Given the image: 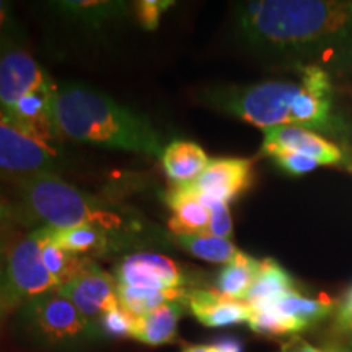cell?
I'll return each mask as SVG.
<instances>
[{"mask_svg": "<svg viewBox=\"0 0 352 352\" xmlns=\"http://www.w3.org/2000/svg\"><path fill=\"white\" fill-rule=\"evenodd\" d=\"M208 206L210 210V223H209V230L208 233L214 236H219V239H226L230 240L232 233H233V222H232V215H230V209H228V204L220 201H208V199H201Z\"/></svg>", "mask_w": 352, "mask_h": 352, "instance_id": "obj_28", "label": "cell"}, {"mask_svg": "<svg viewBox=\"0 0 352 352\" xmlns=\"http://www.w3.org/2000/svg\"><path fill=\"white\" fill-rule=\"evenodd\" d=\"M248 324L254 333L263 336H285L297 333L296 327L283 314H279L274 305L252 308V318Z\"/></svg>", "mask_w": 352, "mask_h": 352, "instance_id": "obj_26", "label": "cell"}, {"mask_svg": "<svg viewBox=\"0 0 352 352\" xmlns=\"http://www.w3.org/2000/svg\"><path fill=\"white\" fill-rule=\"evenodd\" d=\"M134 6L139 23L145 30H155L160 23L162 15L170 7H173L175 2H171V0H140V2H135Z\"/></svg>", "mask_w": 352, "mask_h": 352, "instance_id": "obj_30", "label": "cell"}, {"mask_svg": "<svg viewBox=\"0 0 352 352\" xmlns=\"http://www.w3.org/2000/svg\"><path fill=\"white\" fill-rule=\"evenodd\" d=\"M186 300L170 302L158 307L145 316H139L135 320L134 340L147 346H164L171 344L178 334V323L183 316Z\"/></svg>", "mask_w": 352, "mask_h": 352, "instance_id": "obj_17", "label": "cell"}, {"mask_svg": "<svg viewBox=\"0 0 352 352\" xmlns=\"http://www.w3.org/2000/svg\"><path fill=\"white\" fill-rule=\"evenodd\" d=\"M264 140L261 152L271 155L272 152H296L314 158L320 165H336L352 170V153L340 147L327 138L300 126H277L263 131Z\"/></svg>", "mask_w": 352, "mask_h": 352, "instance_id": "obj_9", "label": "cell"}, {"mask_svg": "<svg viewBox=\"0 0 352 352\" xmlns=\"http://www.w3.org/2000/svg\"><path fill=\"white\" fill-rule=\"evenodd\" d=\"M261 263L259 259L240 252L233 261L226 264L219 272L217 280H215L217 292L233 300L245 302L250 289L261 271Z\"/></svg>", "mask_w": 352, "mask_h": 352, "instance_id": "obj_19", "label": "cell"}, {"mask_svg": "<svg viewBox=\"0 0 352 352\" xmlns=\"http://www.w3.org/2000/svg\"><path fill=\"white\" fill-rule=\"evenodd\" d=\"M267 157H271L272 160L280 166V168L294 176H302L305 173H310L311 170H315L316 166H320L318 162L314 160V158L305 157L302 155V153H296V152L277 151V152H272L271 155Z\"/></svg>", "mask_w": 352, "mask_h": 352, "instance_id": "obj_29", "label": "cell"}, {"mask_svg": "<svg viewBox=\"0 0 352 352\" xmlns=\"http://www.w3.org/2000/svg\"><path fill=\"white\" fill-rule=\"evenodd\" d=\"M7 254H8V248L6 245L0 241V283H2L3 277V271H6V264H7Z\"/></svg>", "mask_w": 352, "mask_h": 352, "instance_id": "obj_36", "label": "cell"}, {"mask_svg": "<svg viewBox=\"0 0 352 352\" xmlns=\"http://www.w3.org/2000/svg\"><path fill=\"white\" fill-rule=\"evenodd\" d=\"M2 210H3V208H2V201H0V215H2Z\"/></svg>", "mask_w": 352, "mask_h": 352, "instance_id": "obj_39", "label": "cell"}, {"mask_svg": "<svg viewBox=\"0 0 352 352\" xmlns=\"http://www.w3.org/2000/svg\"><path fill=\"white\" fill-rule=\"evenodd\" d=\"M209 352H243V342L233 336H223L209 346Z\"/></svg>", "mask_w": 352, "mask_h": 352, "instance_id": "obj_33", "label": "cell"}, {"mask_svg": "<svg viewBox=\"0 0 352 352\" xmlns=\"http://www.w3.org/2000/svg\"><path fill=\"white\" fill-rule=\"evenodd\" d=\"M13 311V307L10 305V302L7 300L6 294H3L2 285H0V328H2L3 321L7 320V316Z\"/></svg>", "mask_w": 352, "mask_h": 352, "instance_id": "obj_35", "label": "cell"}, {"mask_svg": "<svg viewBox=\"0 0 352 352\" xmlns=\"http://www.w3.org/2000/svg\"><path fill=\"white\" fill-rule=\"evenodd\" d=\"M52 243L65 252L85 256L88 253H103L107 250V230L96 226H78L70 228H47Z\"/></svg>", "mask_w": 352, "mask_h": 352, "instance_id": "obj_21", "label": "cell"}, {"mask_svg": "<svg viewBox=\"0 0 352 352\" xmlns=\"http://www.w3.org/2000/svg\"><path fill=\"white\" fill-rule=\"evenodd\" d=\"M165 201L173 210L168 226L176 235H192L209 230L210 210L196 195L191 184H173L165 195Z\"/></svg>", "mask_w": 352, "mask_h": 352, "instance_id": "obj_14", "label": "cell"}, {"mask_svg": "<svg viewBox=\"0 0 352 352\" xmlns=\"http://www.w3.org/2000/svg\"><path fill=\"white\" fill-rule=\"evenodd\" d=\"M334 324H336L338 331L344 334V336H347L352 341V290L349 292V296L346 297V300L338 308Z\"/></svg>", "mask_w": 352, "mask_h": 352, "instance_id": "obj_32", "label": "cell"}, {"mask_svg": "<svg viewBox=\"0 0 352 352\" xmlns=\"http://www.w3.org/2000/svg\"><path fill=\"white\" fill-rule=\"evenodd\" d=\"M57 8L70 19L88 26H101L127 12L124 2H96V0H76V2H59Z\"/></svg>", "mask_w": 352, "mask_h": 352, "instance_id": "obj_25", "label": "cell"}, {"mask_svg": "<svg viewBox=\"0 0 352 352\" xmlns=\"http://www.w3.org/2000/svg\"><path fill=\"white\" fill-rule=\"evenodd\" d=\"M300 83L261 82L254 85L206 88L201 100L210 108L240 118L263 131L292 124V104Z\"/></svg>", "mask_w": 352, "mask_h": 352, "instance_id": "obj_4", "label": "cell"}, {"mask_svg": "<svg viewBox=\"0 0 352 352\" xmlns=\"http://www.w3.org/2000/svg\"><path fill=\"white\" fill-rule=\"evenodd\" d=\"M0 285L13 310L21 308L33 298L59 289L54 276L43 263L39 228L10 246Z\"/></svg>", "mask_w": 352, "mask_h": 352, "instance_id": "obj_7", "label": "cell"}, {"mask_svg": "<svg viewBox=\"0 0 352 352\" xmlns=\"http://www.w3.org/2000/svg\"><path fill=\"white\" fill-rule=\"evenodd\" d=\"M253 162L246 158H217L196 182L189 183L201 199L228 202L235 201L252 186Z\"/></svg>", "mask_w": 352, "mask_h": 352, "instance_id": "obj_12", "label": "cell"}, {"mask_svg": "<svg viewBox=\"0 0 352 352\" xmlns=\"http://www.w3.org/2000/svg\"><path fill=\"white\" fill-rule=\"evenodd\" d=\"M116 284L126 287L173 290L186 284L182 267L173 259L157 253L126 256L116 270Z\"/></svg>", "mask_w": 352, "mask_h": 352, "instance_id": "obj_11", "label": "cell"}, {"mask_svg": "<svg viewBox=\"0 0 352 352\" xmlns=\"http://www.w3.org/2000/svg\"><path fill=\"white\" fill-rule=\"evenodd\" d=\"M21 209L33 222L47 228L96 226L103 230L121 227L120 215L109 212L100 201L65 183L56 173L16 183Z\"/></svg>", "mask_w": 352, "mask_h": 352, "instance_id": "obj_3", "label": "cell"}, {"mask_svg": "<svg viewBox=\"0 0 352 352\" xmlns=\"http://www.w3.org/2000/svg\"><path fill=\"white\" fill-rule=\"evenodd\" d=\"M176 241L184 252L209 263L228 264L236 258L240 250L230 240L219 239L210 233H192V235H176Z\"/></svg>", "mask_w": 352, "mask_h": 352, "instance_id": "obj_24", "label": "cell"}, {"mask_svg": "<svg viewBox=\"0 0 352 352\" xmlns=\"http://www.w3.org/2000/svg\"><path fill=\"white\" fill-rule=\"evenodd\" d=\"M2 39H21V30L13 15L12 3L0 0V41Z\"/></svg>", "mask_w": 352, "mask_h": 352, "instance_id": "obj_31", "label": "cell"}, {"mask_svg": "<svg viewBox=\"0 0 352 352\" xmlns=\"http://www.w3.org/2000/svg\"><path fill=\"white\" fill-rule=\"evenodd\" d=\"M182 352H209V346H184Z\"/></svg>", "mask_w": 352, "mask_h": 352, "instance_id": "obj_37", "label": "cell"}, {"mask_svg": "<svg viewBox=\"0 0 352 352\" xmlns=\"http://www.w3.org/2000/svg\"><path fill=\"white\" fill-rule=\"evenodd\" d=\"M283 352H324V351L316 349V347L308 344L307 341H303V340H300V338L294 336L289 342H285L284 347H283Z\"/></svg>", "mask_w": 352, "mask_h": 352, "instance_id": "obj_34", "label": "cell"}, {"mask_svg": "<svg viewBox=\"0 0 352 352\" xmlns=\"http://www.w3.org/2000/svg\"><path fill=\"white\" fill-rule=\"evenodd\" d=\"M56 91L57 85L52 82L50 85L23 96L7 113L12 118H15L20 124H23L30 131H33L34 134H38L39 138L46 140H56L57 142L59 139L56 135L54 120H52V104H54Z\"/></svg>", "mask_w": 352, "mask_h": 352, "instance_id": "obj_15", "label": "cell"}, {"mask_svg": "<svg viewBox=\"0 0 352 352\" xmlns=\"http://www.w3.org/2000/svg\"><path fill=\"white\" fill-rule=\"evenodd\" d=\"M272 305L296 327L297 333L320 323L333 310V302L327 296L310 298L298 292L297 289L290 290Z\"/></svg>", "mask_w": 352, "mask_h": 352, "instance_id": "obj_18", "label": "cell"}, {"mask_svg": "<svg viewBox=\"0 0 352 352\" xmlns=\"http://www.w3.org/2000/svg\"><path fill=\"white\" fill-rule=\"evenodd\" d=\"M188 290L173 289V290H155V289H139L118 285V300L120 305L126 308L134 316H145L151 311L157 310L158 307L170 302L186 300Z\"/></svg>", "mask_w": 352, "mask_h": 352, "instance_id": "obj_22", "label": "cell"}, {"mask_svg": "<svg viewBox=\"0 0 352 352\" xmlns=\"http://www.w3.org/2000/svg\"><path fill=\"white\" fill-rule=\"evenodd\" d=\"M63 152L56 140H46L20 124L0 108V178L13 183L56 173Z\"/></svg>", "mask_w": 352, "mask_h": 352, "instance_id": "obj_5", "label": "cell"}, {"mask_svg": "<svg viewBox=\"0 0 352 352\" xmlns=\"http://www.w3.org/2000/svg\"><path fill=\"white\" fill-rule=\"evenodd\" d=\"M135 320H138V316H134L126 308L118 305L101 315L96 327H98L100 334H104V336L132 338L135 329Z\"/></svg>", "mask_w": 352, "mask_h": 352, "instance_id": "obj_27", "label": "cell"}, {"mask_svg": "<svg viewBox=\"0 0 352 352\" xmlns=\"http://www.w3.org/2000/svg\"><path fill=\"white\" fill-rule=\"evenodd\" d=\"M294 289H296V283L289 272L274 259H264L261 271L250 289L245 302L252 308L272 305Z\"/></svg>", "mask_w": 352, "mask_h": 352, "instance_id": "obj_20", "label": "cell"}, {"mask_svg": "<svg viewBox=\"0 0 352 352\" xmlns=\"http://www.w3.org/2000/svg\"><path fill=\"white\" fill-rule=\"evenodd\" d=\"M21 320L34 340L50 346H74L100 334L59 289L25 303Z\"/></svg>", "mask_w": 352, "mask_h": 352, "instance_id": "obj_6", "label": "cell"}, {"mask_svg": "<svg viewBox=\"0 0 352 352\" xmlns=\"http://www.w3.org/2000/svg\"><path fill=\"white\" fill-rule=\"evenodd\" d=\"M327 352H351V351L346 349V347H342V346L333 344V346H328L327 347Z\"/></svg>", "mask_w": 352, "mask_h": 352, "instance_id": "obj_38", "label": "cell"}, {"mask_svg": "<svg viewBox=\"0 0 352 352\" xmlns=\"http://www.w3.org/2000/svg\"><path fill=\"white\" fill-rule=\"evenodd\" d=\"M39 233H41V258L44 266L47 271L54 276V279L63 287L67 284L72 277H76L88 263L91 261L87 256H78V254H72L65 250L59 248L56 243H52L47 236L46 227H39Z\"/></svg>", "mask_w": 352, "mask_h": 352, "instance_id": "obj_23", "label": "cell"}, {"mask_svg": "<svg viewBox=\"0 0 352 352\" xmlns=\"http://www.w3.org/2000/svg\"><path fill=\"white\" fill-rule=\"evenodd\" d=\"M59 290L88 321L95 324L98 323L101 315L120 305L116 280L94 261L88 263L76 277L59 287Z\"/></svg>", "mask_w": 352, "mask_h": 352, "instance_id": "obj_10", "label": "cell"}, {"mask_svg": "<svg viewBox=\"0 0 352 352\" xmlns=\"http://www.w3.org/2000/svg\"><path fill=\"white\" fill-rule=\"evenodd\" d=\"M52 83L21 39L0 41V108L12 109L32 91Z\"/></svg>", "mask_w": 352, "mask_h": 352, "instance_id": "obj_8", "label": "cell"}, {"mask_svg": "<svg viewBox=\"0 0 352 352\" xmlns=\"http://www.w3.org/2000/svg\"><path fill=\"white\" fill-rule=\"evenodd\" d=\"M160 158L165 175L175 184L196 182L210 164L204 148L191 140H173L164 148Z\"/></svg>", "mask_w": 352, "mask_h": 352, "instance_id": "obj_16", "label": "cell"}, {"mask_svg": "<svg viewBox=\"0 0 352 352\" xmlns=\"http://www.w3.org/2000/svg\"><path fill=\"white\" fill-rule=\"evenodd\" d=\"M241 46L292 69L316 67L329 77L352 70V2L258 0L235 8Z\"/></svg>", "mask_w": 352, "mask_h": 352, "instance_id": "obj_1", "label": "cell"}, {"mask_svg": "<svg viewBox=\"0 0 352 352\" xmlns=\"http://www.w3.org/2000/svg\"><path fill=\"white\" fill-rule=\"evenodd\" d=\"M186 308L201 324L208 328L248 323L252 318V307L248 303L233 300L217 290H189L186 294Z\"/></svg>", "mask_w": 352, "mask_h": 352, "instance_id": "obj_13", "label": "cell"}, {"mask_svg": "<svg viewBox=\"0 0 352 352\" xmlns=\"http://www.w3.org/2000/svg\"><path fill=\"white\" fill-rule=\"evenodd\" d=\"M57 139L160 157L162 135L151 121L78 83L57 85L52 104Z\"/></svg>", "mask_w": 352, "mask_h": 352, "instance_id": "obj_2", "label": "cell"}]
</instances>
